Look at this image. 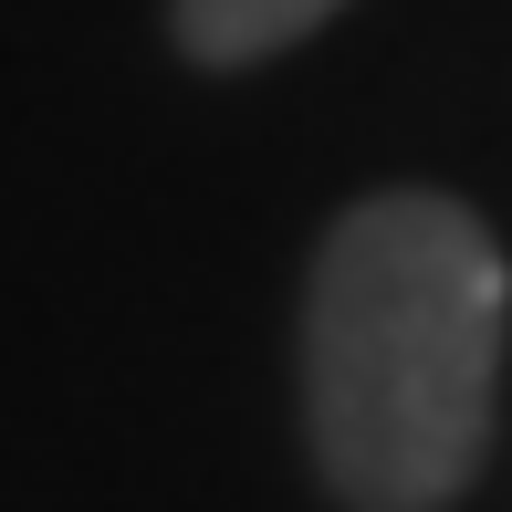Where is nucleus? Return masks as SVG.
<instances>
[{
    "mask_svg": "<svg viewBox=\"0 0 512 512\" xmlns=\"http://www.w3.org/2000/svg\"><path fill=\"white\" fill-rule=\"evenodd\" d=\"M502 377V251L460 199L345 209L304 293V408L345 512H439L481 471Z\"/></svg>",
    "mask_w": 512,
    "mask_h": 512,
    "instance_id": "nucleus-1",
    "label": "nucleus"
},
{
    "mask_svg": "<svg viewBox=\"0 0 512 512\" xmlns=\"http://www.w3.org/2000/svg\"><path fill=\"white\" fill-rule=\"evenodd\" d=\"M345 0H178V42L199 63H262L283 42H304L314 21H335Z\"/></svg>",
    "mask_w": 512,
    "mask_h": 512,
    "instance_id": "nucleus-2",
    "label": "nucleus"
}]
</instances>
